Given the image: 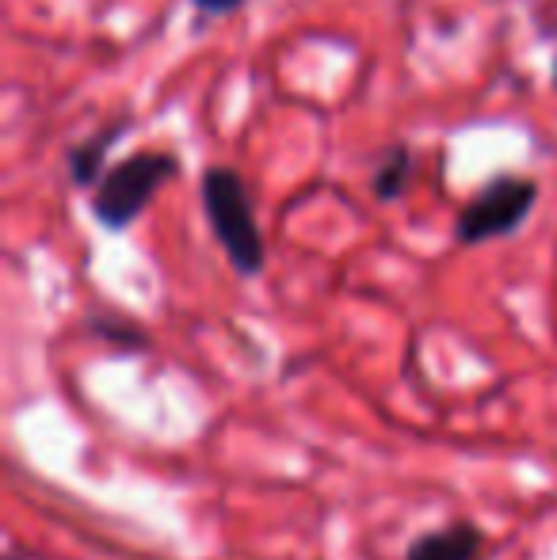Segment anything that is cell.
<instances>
[{
  "label": "cell",
  "instance_id": "6da1fadb",
  "mask_svg": "<svg viewBox=\"0 0 557 560\" xmlns=\"http://www.w3.org/2000/svg\"><path fill=\"white\" fill-rule=\"evenodd\" d=\"M199 199L210 233L222 244L233 271L245 275V279H256L264 271V264H268V244H264L260 222H256V207L245 187V176L237 168H230V164H210L199 176Z\"/></svg>",
  "mask_w": 557,
  "mask_h": 560
},
{
  "label": "cell",
  "instance_id": "7a4b0ae2",
  "mask_svg": "<svg viewBox=\"0 0 557 560\" xmlns=\"http://www.w3.org/2000/svg\"><path fill=\"white\" fill-rule=\"evenodd\" d=\"M179 176V156L169 149H138L112 164L104 184L92 191V218L107 233H123L149 210L153 195Z\"/></svg>",
  "mask_w": 557,
  "mask_h": 560
},
{
  "label": "cell",
  "instance_id": "3957f363",
  "mask_svg": "<svg viewBox=\"0 0 557 560\" xmlns=\"http://www.w3.org/2000/svg\"><path fill=\"white\" fill-rule=\"evenodd\" d=\"M538 202V184L531 176H515V172H500L492 176L466 207L454 218V241L462 248H477L485 241H500V236L520 233L523 222L531 218Z\"/></svg>",
  "mask_w": 557,
  "mask_h": 560
},
{
  "label": "cell",
  "instance_id": "277c9868",
  "mask_svg": "<svg viewBox=\"0 0 557 560\" xmlns=\"http://www.w3.org/2000/svg\"><path fill=\"white\" fill-rule=\"evenodd\" d=\"M130 115H115L107 118L104 126L81 138L77 145L66 149V172H69V184L73 187H92L96 191L104 184V176L112 172V149L119 145L123 138L130 133Z\"/></svg>",
  "mask_w": 557,
  "mask_h": 560
},
{
  "label": "cell",
  "instance_id": "5b68a950",
  "mask_svg": "<svg viewBox=\"0 0 557 560\" xmlns=\"http://www.w3.org/2000/svg\"><path fill=\"white\" fill-rule=\"evenodd\" d=\"M485 553V534L474 523H446L431 534L413 538L402 560H481Z\"/></svg>",
  "mask_w": 557,
  "mask_h": 560
},
{
  "label": "cell",
  "instance_id": "8992f818",
  "mask_svg": "<svg viewBox=\"0 0 557 560\" xmlns=\"http://www.w3.org/2000/svg\"><path fill=\"white\" fill-rule=\"evenodd\" d=\"M413 172H417V161H413V149L405 141H394V145L382 149V156L371 168V195L379 202H397L405 199L413 184Z\"/></svg>",
  "mask_w": 557,
  "mask_h": 560
},
{
  "label": "cell",
  "instance_id": "52a82bcc",
  "mask_svg": "<svg viewBox=\"0 0 557 560\" xmlns=\"http://www.w3.org/2000/svg\"><path fill=\"white\" fill-rule=\"evenodd\" d=\"M89 332L96 336L100 343L115 347V351H123V354H146L149 347H153L146 328H141L138 320L123 317V313H96V317L89 320Z\"/></svg>",
  "mask_w": 557,
  "mask_h": 560
},
{
  "label": "cell",
  "instance_id": "ba28073f",
  "mask_svg": "<svg viewBox=\"0 0 557 560\" xmlns=\"http://www.w3.org/2000/svg\"><path fill=\"white\" fill-rule=\"evenodd\" d=\"M202 20H222V15H233L248 4V0H187Z\"/></svg>",
  "mask_w": 557,
  "mask_h": 560
},
{
  "label": "cell",
  "instance_id": "9c48e42d",
  "mask_svg": "<svg viewBox=\"0 0 557 560\" xmlns=\"http://www.w3.org/2000/svg\"><path fill=\"white\" fill-rule=\"evenodd\" d=\"M550 84H554V92H557V54H554V66H550Z\"/></svg>",
  "mask_w": 557,
  "mask_h": 560
},
{
  "label": "cell",
  "instance_id": "30bf717a",
  "mask_svg": "<svg viewBox=\"0 0 557 560\" xmlns=\"http://www.w3.org/2000/svg\"><path fill=\"white\" fill-rule=\"evenodd\" d=\"M4 560H27V557H23V553H8Z\"/></svg>",
  "mask_w": 557,
  "mask_h": 560
}]
</instances>
